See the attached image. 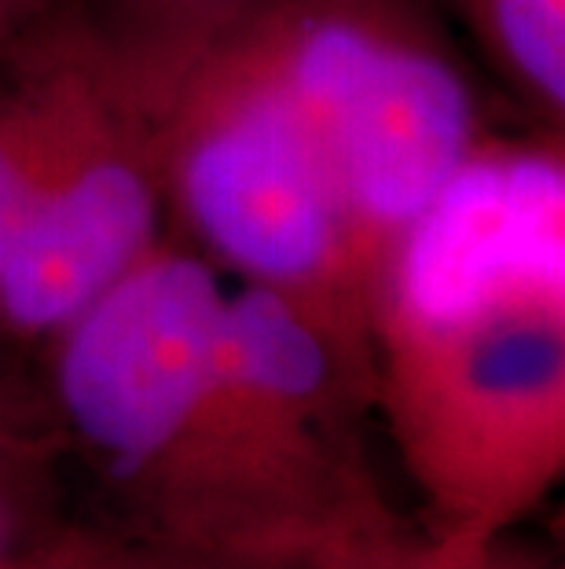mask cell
<instances>
[{"label": "cell", "mask_w": 565, "mask_h": 569, "mask_svg": "<svg viewBox=\"0 0 565 569\" xmlns=\"http://www.w3.org/2000/svg\"><path fill=\"white\" fill-rule=\"evenodd\" d=\"M232 30L305 122L382 290L393 253L492 140L441 0H264Z\"/></svg>", "instance_id": "6da1fadb"}, {"label": "cell", "mask_w": 565, "mask_h": 569, "mask_svg": "<svg viewBox=\"0 0 565 569\" xmlns=\"http://www.w3.org/2000/svg\"><path fill=\"white\" fill-rule=\"evenodd\" d=\"M165 232L159 111L78 11V63L44 191L0 269V335L44 342Z\"/></svg>", "instance_id": "5b68a950"}, {"label": "cell", "mask_w": 565, "mask_h": 569, "mask_svg": "<svg viewBox=\"0 0 565 569\" xmlns=\"http://www.w3.org/2000/svg\"><path fill=\"white\" fill-rule=\"evenodd\" d=\"M165 228L239 283L280 290L375 349L379 290L305 122L239 30L159 107Z\"/></svg>", "instance_id": "7a4b0ae2"}, {"label": "cell", "mask_w": 565, "mask_h": 569, "mask_svg": "<svg viewBox=\"0 0 565 569\" xmlns=\"http://www.w3.org/2000/svg\"><path fill=\"white\" fill-rule=\"evenodd\" d=\"M264 0H81L95 41L154 103H165L188 67Z\"/></svg>", "instance_id": "ba28073f"}, {"label": "cell", "mask_w": 565, "mask_h": 569, "mask_svg": "<svg viewBox=\"0 0 565 569\" xmlns=\"http://www.w3.org/2000/svg\"><path fill=\"white\" fill-rule=\"evenodd\" d=\"M375 393L444 500L477 511L525 500L562 467L565 287L379 312Z\"/></svg>", "instance_id": "3957f363"}, {"label": "cell", "mask_w": 565, "mask_h": 569, "mask_svg": "<svg viewBox=\"0 0 565 569\" xmlns=\"http://www.w3.org/2000/svg\"><path fill=\"white\" fill-rule=\"evenodd\" d=\"M221 272L170 228L44 338L56 427L111 486L143 496L221 375Z\"/></svg>", "instance_id": "277c9868"}, {"label": "cell", "mask_w": 565, "mask_h": 569, "mask_svg": "<svg viewBox=\"0 0 565 569\" xmlns=\"http://www.w3.org/2000/svg\"><path fill=\"white\" fill-rule=\"evenodd\" d=\"M81 0H0V59L38 38L56 19L70 16Z\"/></svg>", "instance_id": "9c48e42d"}, {"label": "cell", "mask_w": 565, "mask_h": 569, "mask_svg": "<svg viewBox=\"0 0 565 569\" xmlns=\"http://www.w3.org/2000/svg\"><path fill=\"white\" fill-rule=\"evenodd\" d=\"M74 63L78 8L0 59V269L52 173Z\"/></svg>", "instance_id": "8992f818"}, {"label": "cell", "mask_w": 565, "mask_h": 569, "mask_svg": "<svg viewBox=\"0 0 565 569\" xmlns=\"http://www.w3.org/2000/svg\"><path fill=\"white\" fill-rule=\"evenodd\" d=\"M525 129L565 132V0H441Z\"/></svg>", "instance_id": "52a82bcc"}]
</instances>
